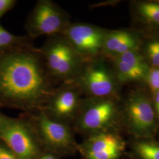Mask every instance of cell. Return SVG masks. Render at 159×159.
Masks as SVG:
<instances>
[{"mask_svg":"<svg viewBox=\"0 0 159 159\" xmlns=\"http://www.w3.org/2000/svg\"><path fill=\"white\" fill-rule=\"evenodd\" d=\"M0 159H19L6 144L0 140Z\"/></svg>","mask_w":159,"mask_h":159,"instance_id":"cell-19","label":"cell"},{"mask_svg":"<svg viewBox=\"0 0 159 159\" xmlns=\"http://www.w3.org/2000/svg\"><path fill=\"white\" fill-rule=\"evenodd\" d=\"M154 108L159 121V89L151 94Z\"/></svg>","mask_w":159,"mask_h":159,"instance_id":"cell-21","label":"cell"},{"mask_svg":"<svg viewBox=\"0 0 159 159\" xmlns=\"http://www.w3.org/2000/svg\"><path fill=\"white\" fill-rule=\"evenodd\" d=\"M38 50L54 84L74 81L87 61L61 34L48 37Z\"/></svg>","mask_w":159,"mask_h":159,"instance_id":"cell-2","label":"cell"},{"mask_svg":"<svg viewBox=\"0 0 159 159\" xmlns=\"http://www.w3.org/2000/svg\"><path fill=\"white\" fill-rule=\"evenodd\" d=\"M120 98L84 97L73 124L74 132L87 136L116 130L121 121Z\"/></svg>","mask_w":159,"mask_h":159,"instance_id":"cell-3","label":"cell"},{"mask_svg":"<svg viewBox=\"0 0 159 159\" xmlns=\"http://www.w3.org/2000/svg\"><path fill=\"white\" fill-rule=\"evenodd\" d=\"M133 150L140 159H159V142L150 139H140L134 143Z\"/></svg>","mask_w":159,"mask_h":159,"instance_id":"cell-17","label":"cell"},{"mask_svg":"<svg viewBox=\"0 0 159 159\" xmlns=\"http://www.w3.org/2000/svg\"><path fill=\"white\" fill-rule=\"evenodd\" d=\"M67 12L51 0H39L27 17L24 27L33 40L41 36L61 34L70 24Z\"/></svg>","mask_w":159,"mask_h":159,"instance_id":"cell-8","label":"cell"},{"mask_svg":"<svg viewBox=\"0 0 159 159\" xmlns=\"http://www.w3.org/2000/svg\"><path fill=\"white\" fill-rule=\"evenodd\" d=\"M17 2L16 0H0V18L11 10Z\"/></svg>","mask_w":159,"mask_h":159,"instance_id":"cell-20","label":"cell"},{"mask_svg":"<svg viewBox=\"0 0 159 159\" xmlns=\"http://www.w3.org/2000/svg\"><path fill=\"white\" fill-rule=\"evenodd\" d=\"M107 58L122 85L132 82L145 83L151 67L140 51H129Z\"/></svg>","mask_w":159,"mask_h":159,"instance_id":"cell-12","label":"cell"},{"mask_svg":"<svg viewBox=\"0 0 159 159\" xmlns=\"http://www.w3.org/2000/svg\"><path fill=\"white\" fill-rule=\"evenodd\" d=\"M141 31L143 39L140 51L151 68H159V32Z\"/></svg>","mask_w":159,"mask_h":159,"instance_id":"cell-15","label":"cell"},{"mask_svg":"<svg viewBox=\"0 0 159 159\" xmlns=\"http://www.w3.org/2000/svg\"><path fill=\"white\" fill-rule=\"evenodd\" d=\"M37 159H60L59 156L55 154L51 153L49 152H45Z\"/></svg>","mask_w":159,"mask_h":159,"instance_id":"cell-22","label":"cell"},{"mask_svg":"<svg viewBox=\"0 0 159 159\" xmlns=\"http://www.w3.org/2000/svg\"><path fill=\"white\" fill-rule=\"evenodd\" d=\"M145 83L151 94L159 89V68H150Z\"/></svg>","mask_w":159,"mask_h":159,"instance_id":"cell-18","label":"cell"},{"mask_svg":"<svg viewBox=\"0 0 159 159\" xmlns=\"http://www.w3.org/2000/svg\"><path fill=\"white\" fill-rule=\"evenodd\" d=\"M125 143L116 130L99 132L87 136L78 151L84 159H118Z\"/></svg>","mask_w":159,"mask_h":159,"instance_id":"cell-11","label":"cell"},{"mask_svg":"<svg viewBox=\"0 0 159 159\" xmlns=\"http://www.w3.org/2000/svg\"><path fill=\"white\" fill-rule=\"evenodd\" d=\"M74 82L84 97L120 98L122 84L110 61L102 54L85 61Z\"/></svg>","mask_w":159,"mask_h":159,"instance_id":"cell-5","label":"cell"},{"mask_svg":"<svg viewBox=\"0 0 159 159\" xmlns=\"http://www.w3.org/2000/svg\"><path fill=\"white\" fill-rule=\"evenodd\" d=\"M130 8L133 20L143 27L140 30L159 32V1H133Z\"/></svg>","mask_w":159,"mask_h":159,"instance_id":"cell-14","label":"cell"},{"mask_svg":"<svg viewBox=\"0 0 159 159\" xmlns=\"http://www.w3.org/2000/svg\"><path fill=\"white\" fill-rule=\"evenodd\" d=\"M157 134H158V135H159V127H158V129H157V133H156V134H157Z\"/></svg>","mask_w":159,"mask_h":159,"instance_id":"cell-23","label":"cell"},{"mask_svg":"<svg viewBox=\"0 0 159 159\" xmlns=\"http://www.w3.org/2000/svg\"><path fill=\"white\" fill-rule=\"evenodd\" d=\"M121 121L128 131L140 139L156 134L159 121L149 91L142 87L131 90L121 105Z\"/></svg>","mask_w":159,"mask_h":159,"instance_id":"cell-4","label":"cell"},{"mask_svg":"<svg viewBox=\"0 0 159 159\" xmlns=\"http://www.w3.org/2000/svg\"><path fill=\"white\" fill-rule=\"evenodd\" d=\"M84 97L75 82L63 83L55 87L41 109L51 118L72 127Z\"/></svg>","mask_w":159,"mask_h":159,"instance_id":"cell-9","label":"cell"},{"mask_svg":"<svg viewBox=\"0 0 159 159\" xmlns=\"http://www.w3.org/2000/svg\"><path fill=\"white\" fill-rule=\"evenodd\" d=\"M0 140L19 159H37L46 152L25 114L12 118L0 113Z\"/></svg>","mask_w":159,"mask_h":159,"instance_id":"cell-7","label":"cell"},{"mask_svg":"<svg viewBox=\"0 0 159 159\" xmlns=\"http://www.w3.org/2000/svg\"><path fill=\"white\" fill-rule=\"evenodd\" d=\"M108 30L89 23H71L61 35L85 61L102 55Z\"/></svg>","mask_w":159,"mask_h":159,"instance_id":"cell-10","label":"cell"},{"mask_svg":"<svg viewBox=\"0 0 159 159\" xmlns=\"http://www.w3.org/2000/svg\"><path fill=\"white\" fill-rule=\"evenodd\" d=\"M32 123L40 144L46 152L57 156L72 155L78 152L79 144L71 125L54 119L40 109L24 113Z\"/></svg>","mask_w":159,"mask_h":159,"instance_id":"cell-6","label":"cell"},{"mask_svg":"<svg viewBox=\"0 0 159 159\" xmlns=\"http://www.w3.org/2000/svg\"><path fill=\"white\" fill-rule=\"evenodd\" d=\"M38 48L0 56V107L31 113L43 108L55 89Z\"/></svg>","mask_w":159,"mask_h":159,"instance_id":"cell-1","label":"cell"},{"mask_svg":"<svg viewBox=\"0 0 159 159\" xmlns=\"http://www.w3.org/2000/svg\"><path fill=\"white\" fill-rule=\"evenodd\" d=\"M32 40L27 35L19 36L11 34L0 24V56L14 50L32 47Z\"/></svg>","mask_w":159,"mask_h":159,"instance_id":"cell-16","label":"cell"},{"mask_svg":"<svg viewBox=\"0 0 159 159\" xmlns=\"http://www.w3.org/2000/svg\"><path fill=\"white\" fill-rule=\"evenodd\" d=\"M142 39V32L140 30H108L102 54L107 58H111L129 51H140Z\"/></svg>","mask_w":159,"mask_h":159,"instance_id":"cell-13","label":"cell"}]
</instances>
